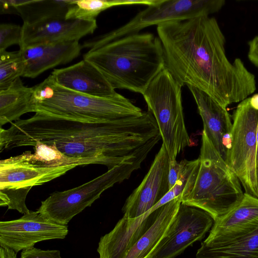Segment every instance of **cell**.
<instances>
[{"mask_svg": "<svg viewBox=\"0 0 258 258\" xmlns=\"http://www.w3.org/2000/svg\"><path fill=\"white\" fill-rule=\"evenodd\" d=\"M161 139L152 114L107 121L72 119L35 113L1 127L0 151L37 142L53 146L74 158L100 157L115 166L153 149Z\"/></svg>", "mask_w": 258, "mask_h": 258, "instance_id": "cell-1", "label": "cell"}, {"mask_svg": "<svg viewBox=\"0 0 258 258\" xmlns=\"http://www.w3.org/2000/svg\"><path fill=\"white\" fill-rule=\"evenodd\" d=\"M166 68L183 87L191 86L226 107L256 90L254 75L236 58L228 59L225 38L214 18L202 16L157 27Z\"/></svg>", "mask_w": 258, "mask_h": 258, "instance_id": "cell-2", "label": "cell"}, {"mask_svg": "<svg viewBox=\"0 0 258 258\" xmlns=\"http://www.w3.org/2000/svg\"><path fill=\"white\" fill-rule=\"evenodd\" d=\"M83 59L93 64L113 89L141 94L166 67L162 43L150 33L132 34L89 49Z\"/></svg>", "mask_w": 258, "mask_h": 258, "instance_id": "cell-3", "label": "cell"}, {"mask_svg": "<svg viewBox=\"0 0 258 258\" xmlns=\"http://www.w3.org/2000/svg\"><path fill=\"white\" fill-rule=\"evenodd\" d=\"M35 113L89 121H107L141 115L142 109L117 93L98 97L75 92L56 84L50 75L33 87Z\"/></svg>", "mask_w": 258, "mask_h": 258, "instance_id": "cell-4", "label": "cell"}, {"mask_svg": "<svg viewBox=\"0 0 258 258\" xmlns=\"http://www.w3.org/2000/svg\"><path fill=\"white\" fill-rule=\"evenodd\" d=\"M199 158L200 167L195 185L181 203L204 210L215 221L238 205L244 193L237 176L204 131Z\"/></svg>", "mask_w": 258, "mask_h": 258, "instance_id": "cell-5", "label": "cell"}, {"mask_svg": "<svg viewBox=\"0 0 258 258\" xmlns=\"http://www.w3.org/2000/svg\"><path fill=\"white\" fill-rule=\"evenodd\" d=\"M182 87L165 67L142 94L148 110L155 119L170 161L176 160L191 143L184 119Z\"/></svg>", "mask_w": 258, "mask_h": 258, "instance_id": "cell-6", "label": "cell"}, {"mask_svg": "<svg viewBox=\"0 0 258 258\" xmlns=\"http://www.w3.org/2000/svg\"><path fill=\"white\" fill-rule=\"evenodd\" d=\"M151 150H147L135 159L117 165L78 187L52 193L41 202L37 211L55 223L67 225L76 215L91 206L103 191L129 178L134 171L141 167Z\"/></svg>", "mask_w": 258, "mask_h": 258, "instance_id": "cell-7", "label": "cell"}, {"mask_svg": "<svg viewBox=\"0 0 258 258\" xmlns=\"http://www.w3.org/2000/svg\"><path fill=\"white\" fill-rule=\"evenodd\" d=\"M224 0H158L138 13L127 23L111 32L85 42L83 48L91 49L132 34L153 25L183 20L219 11Z\"/></svg>", "mask_w": 258, "mask_h": 258, "instance_id": "cell-8", "label": "cell"}, {"mask_svg": "<svg viewBox=\"0 0 258 258\" xmlns=\"http://www.w3.org/2000/svg\"><path fill=\"white\" fill-rule=\"evenodd\" d=\"M75 165L49 167L28 160L23 153L0 161V206L25 214L26 197L34 186L60 177Z\"/></svg>", "mask_w": 258, "mask_h": 258, "instance_id": "cell-9", "label": "cell"}, {"mask_svg": "<svg viewBox=\"0 0 258 258\" xmlns=\"http://www.w3.org/2000/svg\"><path fill=\"white\" fill-rule=\"evenodd\" d=\"M233 119L232 144L228 164L245 193L258 198L255 160L258 110L251 106L249 97L238 105Z\"/></svg>", "mask_w": 258, "mask_h": 258, "instance_id": "cell-10", "label": "cell"}, {"mask_svg": "<svg viewBox=\"0 0 258 258\" xmlns=\"http://www.w3.org/2000/svg\"><path fill=\"white\" fill-rule=\"evenodd\" d=\"M214 222L204 210L181 203L165 236L151 258L176 257L192 243L203 239Z\"/></svg>", "mask_w": 258, "mask_h": 258, "instance_id": "cell-11", "label": "cell"}, {"mask_svg": "<svg viewBox=\"0 0 258 258\" xmlns=\"http://www.w3.org/2000/svg\"><path fill=\"white\" fill-rule=\"evenodd\" d=\"M68 233L67 225L50 220L37 210L30 211L18 219L0 222V245L17 253L39 242L64 239Z\"/></svg>", "mask_w": 258, "mask_h": 258, "instance_id": "cell-12", "label": "cell"}, {"mask_svg": "<svg viewBox=\"0 0 258 258\" xmlns=\"http://www.w3.org/2000/svg\"><path fill=\"white\" fill-rule=\"evenodd\" d=\"M169 161L167 150L162 144L143 180L126 199L122 209L123 215L130 218L141 216L170 190Z\"/></svg>", "mask_w": 258, "mask_h": 258, "instance_id": "cell-13", "label": "cell"}, {"mask_svg": "<svg viewBox=\"0 0 258 258\" xmlns=\"http://www.w3.org/2000/svg\"><path fill=\"white\" fill-rule=\"evenodd\" d=\"M258 229V198L244 193L241 202L214 221L201 244L219 245L235 240Z\"/></svg>", "mask_w": 258, "mask_h": 258, "instance_id": "cell-14", "label": "cell"}, {"mask_svg": "<svg viewBox=\"0 0 258 258\" xmlns=\"http://www.w3.org/2000/svg\"><path fill=\"white\" fill-rule=\"evenodd\" d=\"M96 20L55 18L31 24H23L20 48L41 43L78 41L92 34Z\"/></svg>", "mask_w": 258, "mask_h": 258, "instance_id": "cell-15", "label": "cell"}, {"mask_svg": "<svg viewBox=\"0 0 258 258\" xmlns=\"http://www.w3.org/2000/svg\"><path fill=\"white\" fill-rule=\"evenodd\" d=\"M156 211L150 209L135 218L123 215L112 230L100 238L97 249L99 258H124L152 224Z\"/></svg>", "mask_w": 258, "mask_h": 258, "instance_id": "cell-16", "label": "cell"}, {"mask_svg": "<svg viewBox=\"0 0 258 258\" xmlns=\"http://www.w3.org/2000/svg\"><path fill=\"white\" fill-rule=\"evenodd\" d=\"M50 75L58 85L83 94L109 97L117 94L102 74L84 59L71 66L55 69Z\"/></svg>", "mask_w": 258, "mask_h": 258, "instance_id": "cell-17", "label": "cell"}, {"mask_svg": "<svg viewBox=\"0 0 258 258\" xmlns=\"http://www.w3.org/2000/svg\"><path fill=\"white\" fill-rule=\"evenodd\" d=\"M79 41L41 43L20 48L25 64L23 77L34 78L44 72L72 61L80 54Z\"/></svg>", "mask_w": 258, "mask_h": 258, "instance_id": "cell-18", "label": "cell"}, {"mask_svg": "<svg viewBox=\"0 0 258 258\" xmlns=\"http://www.w3.org/2000/svg\"><path fill=\"white\" fill-rule=\"evenodd\" d=\"M197 105L203 122L204 129L212 145L228 164V154L223 146L225 134L232 133L233 123L226 108L222 106L205 92L187 86Z\"/></svg>", "mask_w": 258, "mask_h": 258, "instance_id": "cell-19", "label": "cell"}, {"mask_svg": "<svg viewBox=\"0 0 258 258\" xmlns=\"http://www.w3.org/2000/svg\"><path fill=\"white\" fill-rule=\"evenodd\" d=\"M178 197L160 207L152 224L131 249L124 258H151L165 236L180 205Z\"/></svg>", "mask_w": 258, "mask_h": 258, "instance_id": "cell-20", "label": "cell"}, {"mask_svg": "<svg viewBox=\"0 0 258 258\" xmlns=\"http://www.w3.org/2000/svg\"><path fill=\"white\" fill-rule=\"evenodd\" d=\"M33 87L25 86L20 78L8 88L0 90V127L20 119L28 112H34Z\"/></svg>", "mask_w": 258, "mask_h": 258, "instance_id": "cell-21", "label": "cell"}, {"mask_svg": "<svg viewBox=\"0 0 258 258\" xmlns=\"http://www.w3.org/2000/svg\"><path fill=\"white\" fill-rule=\"evenodd\" d=\"M23 24L66 18L72 0H11Z\"/></svg>", "mask_w": 258, "mask_h": 258, "instance_id": "cell-22", "label": "cell"}, {"mask_svg": "<svg viewBox=\"0 0 258 258\" xmlns=\"http://www.w3.org/2000/svg\"><path fill=\"white\" fill-rule=\"evenodd\" d=\"M196 258H258V229L235 240L219 245L201 244Z\"/></svg>", "mask_w": 258, "mask_h": 258, "instance_id": "cell-23", "label": "cell"}, {"mask_svg": "<svg viewBox=\"0 0 258 258\" xmlns=\"http://www.w3.org/2000/svg\"><path fill=\"white\" fill-rule=\"evenodd\" d=\"M34 153L26 151L23 153L30 161L49 167H59L68 165L82 166L88 164H101L110 169L115 166L109 160L100 157L74 158L68 156L53 146L40 142L33 146Z\"/></svg>", "mask_w": 258, "mask_h": 258, "instance_id": "cell-24", "label": "cell"}, {"mask_svg": "<svg viewBox=\"0 0 258 258\" xmlns=\"http://www.w3.org/2000/svg\"><path fill=\"white\" fill-rule=\"evenodd\" d=\"M158 0H72L66 19L96 20L103 11L111 7L127 5H146L156 4Z\"/></svg>", "mask_w": 258, "mask_h": 258, "instance_id": "cell-25", "label": "cell"}, {"mask_svg": "<svg viewBox=\"0 0 258 258\" xmlns=\"http://www.w3.org/2000/svg\"><path fill=\"white\" fill-rule=\"evenodd\" d=\"M25 61L21 52L0 51V90L8 88L17 79L23 77Z\"/></svg>", "mask_w": 258, "mask_h": 258, "instance_id": "cell-26", "label": "cell"}, {"mask_svg": "<svg viewBox=\"0 0 258 258\" xmlns=\"http://www.w3.org/2000/svg\"><path fill=\"white\" fill-rule=\"evenodd\" d=\"M22 26L13 24L0 25V51L13 45H20L22 38Z\"/></svg>", "mask_w": 258, "mask_h": 258, "instance_id": "cell-27", "label": "cell"}, {"mask_svg": "<svg viewBox=\"0 0 258 258\" xmlns=\"http://www.w3.org/2000/svg\"><path fill=\"white\" fill-rule=\"evenodd\" d=\"M20 258H62L59 250H43L32 247L21 251Z\"/></svg>", "mask_w": 258, "mask_h": 258, "instance_id": "cell-28", "label": "cell"}, {"mask_svg": "<svg viewBox=\"0 0 258 258\" xmlns=\"http://www.w3.org/2000/svg\"><path fill=\"white\" fill-rule=\"evenodd\" d=\"M180 169V162L176 160L169 161L168 178L170 190L174 186L178 180Z\"/></svg>", "mask_w": 258, "mask_h": 258, "instance_id": "cell-29", "label": "cell"}, {"mask_svg": "<svg viewBox=\"0 0 258 258\" xmlns=\"http://www.w3.org/2000/svg\"><path fill=\"white\" fill-rule=\"evenodd\" d=\"M248 57L254 65L258 67V36L249 42Z\"/></svg>", "mask_w": 258, "mask_h": 258, "instance_id": "cell-30", "label": "cell"}, {"mask_svg": "<svg viewBox=\"0 0 258 258\" xmlns=\"http://www.w3.org/2000/svg\"><path fill=\"white\" fill-rule=\"evenodd\" d=\"M0 258H17V253L12 249L1 247Z\"/></svg>", "mask_w": 258, "mask_h": 258, "instance_id": "cell-31", "label": "cell"}, {"mask_svg": "<svg viewBox=\"0 0 258 258\" xmlns=\"http://www.w3.org/2000/svg\"><path fill=\"white\" fill-rule=\"evenodd\" d=\"M250 98V104L255 110H258V93L254 94Z\"/></svg>", "mask_w": 258, "mask_h": 258, "instance_id": "cell-32", "label": "cell"}, {"mask_svg": "<svg viewBox=\"0 0 258 258\" xmlns=\"http://www.w3.org/2000/svg\"><path fill=\"white\" fill-rule=\"evenodd\" d=\"M256 177L258 184V122L256 127Z\"/></svg>", "mask_w": 258, "mask_h": 258, "instance_id": "cell-33", "label": "cell"}]
</instances>
